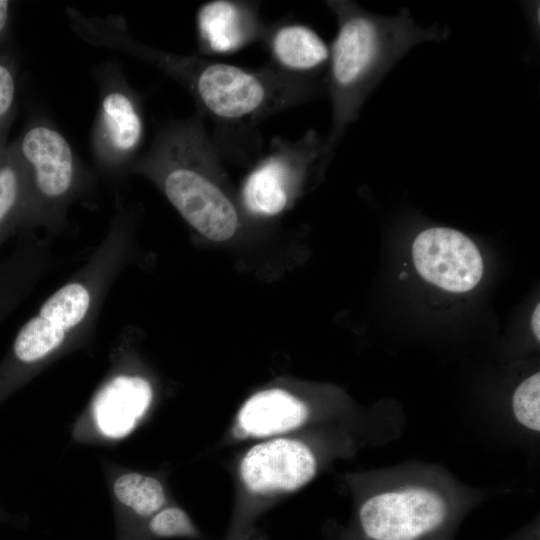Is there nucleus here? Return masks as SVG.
I'll list each match as a JSON object with an SVG mask.
<instances>
[{"mask_svg":"<svg viewBox=\"0 0 540 540\" xmlns=\"http://www.w3.org/2000/svg\"><path fill=\"white\" fill-rule=\"evenodd\" d=\"M72 30L84 42L130 54L176 81L193 98L198 115L212 123L222 158L261 155L258 126L271 116L326 92V80L285 73L273 65L257 69L164 51L131 36L125 20L77 14Z\"/></svg>","mask_w":540,"mask_h":540,"instance_id":"f257e3e1","label":"nucleus"},{"mask_svg":"<svg viewBox=\"0 0 540 540\" xmlns=\"http://www.w3.org/2000/svg\"><path fill=\"white\" fill-rule=\"evenodd\" d=\"M134 240V212L120 205L85 263L17 332L0 365V398L40 365L91 336L110 290L132 261Z\"/></svg>","mask_w":540,"mask_h":540,"instance_id":"f03ea898","label":"nucleus"},{"mask_svg":"<svg viewBox=\"0 0 540 540\" xmlns=\"http://www.w3.org/2000/svg\"><path fill=\"white\" fill-rule=\"evenodd\" d=\"M326 6L337 22L325 77L332 105V125L323 145L328 162L347 127L395 63L415 45L444 39L448 31L437 24L417 25L407 9L381 16L352 1H327Z\"/></svg>","mask_w":540,"mask_h":540,"instance_id":"7ed1b4c3","label":"nucleus"},{"mask_svg":"<svg viewBox=\"0 0 540 540\" xmlns=\"http://www.w3.org/2000/svg\"><path fill=\"white\" fill-rule=\"evenodd\" d=\"M222 156L198 115L165 124L130 173L153 181L186 223L213 242L241 226L237 205L222 183Z\"/></svg>","mask_w":540,"mask_h":540,"instance_id":"20e7f679","label":"nucleus"},{"mask_svg":"<svg viewBox=\"0 0 540 540\" xmlns=\"http://www.w3.org/2000/svg\"><path fill=\"white\" fill-rule=\"evenodd\" d=\"M21 160L27 188L23 234H60L72 204L90 188L92 178L66 137L48 120L32 118L12 142Z\"/></svg>","mask_w":540,"mask_h":540,"instance_id":"39448f33","label":"nucleus"},{"mask_svg":"<svg viewBox=\"0 0 540 540\" xmlns=\"http://www.w3.org/2000/svg\"><path fill=\"white\" fill-rule=\"evenodd\" d=\"M300 432L254 442L239 456L235 473L238 499L225 538L254 526L272 504L307 485L318 471L313 447Z\"/></svg>","mask_w":540,"mask_h":540,"instance_id":"423d86ee","label":"nucleus"},{"mask_svg":"<svg viewBox=\"0 0 540 540\" xmlns=\"http://www.w3.org/2000/svg\"><path fill=\"white\" fill-rule=\"evenodd\" d=\"M99 106L91 132V151L99 172L110 177L130 173L140 156L145 123L141 99L116 62L94 70Z\"/></svg>","mask_w":540,"mask_h":540,"instance_id":"0eeeda50","label":"nucleus"},{"mask_svg":"<svg viewBox=\"0 0 540 540\" xmlns=\"http://www.w3.org/2000/svg\"><path fill=\"white\" fill-rule=\"evenodd\" d=\"M323 145L324 139L314 129L296 140L273 137L243 181L245 210L256 217H272L286 210L310 170L326 164Z\"/></svg>","mask_w":540,"mask_h":540,"instance_id":"6e6552de","label":"nucleus"},{"mask_svg":"<svg viewBox=\"0 0 540 540\" xmlns=\"http://www.w3.org/2000/svg\"><path fill=\"white\" fill-rule=\"evenodd\" d=\"M446 500L436 491L411 487L367 498L354 525L336 540H428L449 520Z\"/></svg>","mask_w":540,"mask_h":540,"instance_id":"1a4fd4ad","label":"nucleus"},{"mask_svg":"<svg viewBox=\"0 0 540 540\" xmlns=\"http://www.w3.org/2000/svg\"><path fill=\"white\" fill-rule=\"evenodd\" d=\"M412 256L418 273L447 291H469L482 277L483 261L477 246L451 228L422 231L414 240Z\"/></svg>","mask_w":540,"mask_h":540,"instance_id":"9d476101","label":"nucleus"},{"mask_svg":"<svg viewBox=\"0 0 540 540\" xmlns=\"http://www.w3.org/2000/svg\"><path fill=\"white\" fill-rule=\"evenodd\" d=\"M313 419L310 404L281 387L262 389L238 409L231 427L234 441H259L302 431Z\"/></svg>","mask_w":540,"mask_h":540,"instance_id":"9b49d317","label":"nucleus"},{"mask_svg":"<svg viewBox=\"0 0 540 540\" xmlns=\"http://www.w3.org/2000/svg\"><path fill=\"white\" fill-rule=\"evenodd\" d=\"M259 3L242 0H212L196 14L198 48L201 54L227 55L262 42L267 30Z\"/></svg>","mask_w":540,"mask_h":540,"instance_id":"f8f14e48","label":"nucleus"},{"mask_svg":"<svg viewBox=\"0 0 540 540\" xmlns=\"http://www.w3.org/2000/svg\"><path fill=\"white\" fill-rule=\"evenodd\" d=\"M154 400V387L141 373L112 374L98 390L92 406L95 423L109 438L128 435L145 416Z\"/></svg>","mask_w":540,"mask_h":540,"instance_id":"ddd939ff","label":"nucleus"},{"mask_svg":"<svg viewBox=\"0 0 540 540\" xmlns=\"http://www.w3.org/2000/svg\"><path fill=\"white\" fill-rule=\"evenodd\" d=\"M51 239L24 234L6 256L0 257V324L54 268Z\"/></svg>","mask_w":540,"mask_h":540,"instance_id":"4468645a","label":"nucleus"},{"mask_svg":"<svg viewBox=\"0 0 540 540\" xmlns=\"http://www.w3.org/2000/svg\"><path fill=\"white\" fill-rule=\"evenodd\" d=\"M277 69L296 76L319 77L327 67L330 46L311 27L282 20L267 26L262 40Z\"/></svg>","mask_w":540,"mask_h":540,"instance_id":"2eb2a0df","label":"nucleus"},{"mask_svg":"<svg viewBox=\"0 0 540 540\" xmlns=\"http://www.w3.org/2000/svg\"><path fill=\"white\" fill-rule=\"evenodd\" d=\"M27 211L24 169L13 143L0 150V248L23 233Z\"/></svg>","mask_w":540,"mask_h":540,"instance_id":"dca6fc26","label":"nucleus"},{"mask_svg":"<svg viewBox=\"0 0 540 540\" xmlns=\"http://www.w3.org/2000/svg\"><path fill=\"white\" fill-rule=\"evenodd\" d=\"M113 491L123 506L143 520L167 504L163 484L157 478L136 472L119 476L114 482Z\"/></svg>","mask_w":540,"mask_h":540,"instance_id":"f3484780","label":"nucleus"},{"mask_svg":"<svg viewBox=\"0 0 540 540\" xmlns=\"http://www.w3.org/2000/svg\"><path fill=\"white\" fill-rule=\"evenodd\" d=\"M144 537L146 540L200 539L201 533L184 509L166 505L146 520Z\"/></svg>","mask_w":540,"mask_h":540,"instance_id":"a211bd4d","label":"nucleus"},{"mask_svg":"<svg viewBox=\"0 0 540 540\" xmlns=\"http://www.w3.org/2000/svg\"><path fill=\"white\" fill-rule=\"evenodd\" d=\"M17 65L8 52H0V150L7 145V135L16 112Z\"/></svg>","mask_w":540,"mask_h":540,"instance_id":"6ab92c4d","label":"nucleus"},{"mask_svg":"<svg viewBox=\"0 0 540 540\" xmlns=\"http://www.w3.org/2000/svg\"><path fill=\"white\" fill-rule=\"evenodd\" d=\"M540 375L535 373L525 379L515 390L512 409L517 421L524 427L540 430Z\"/></svg>","mask_w":540,"mask_h":540,"instance_id":"aec40b11","label":"nucleus"},{"mask_svg":"<svg viewBox=\"0 0 540 540\" xmlns=\"http://www.w3.org/2000/svg\"><path fill=\"white\" fill-rule=\"evenodd\" d=\"M13 2L0 0V46L9 38L12 24Z\"/></svg>","mask_w":540,"mask_h":540,"instance_id":"412c9836","label":"nucleus"},{"mask_svg":"<svg viewBox=\"0 0 540 540\" xmlns=\"http://www.w3.org/2000/svg\"><path fill=\"white\" fill-rule=\"evenodd\" d=\"M224 540H269L267 535L257 529L256 527H252L246 532L242 533L241 535L234 537V538H225Z\"/></svg>","mask_w":540,"mask_h":540,"instance_id":"4be33fe9","label":"nucleus"},{"mask_svg":"<svg viewBox=\"0 0 540 540\" xmlns=\"http://www.w3.org/2000/svg\"><path fill=\"white\" fill-rule=\"evenodd\" d=\"M540 305L537 304L531 318L532 330L537 340L540 339Z\"/></svg>","mask_w":540,"mask_h":540,"instance_id":"5701e85b","label":"nucleus"}]
</instances>
